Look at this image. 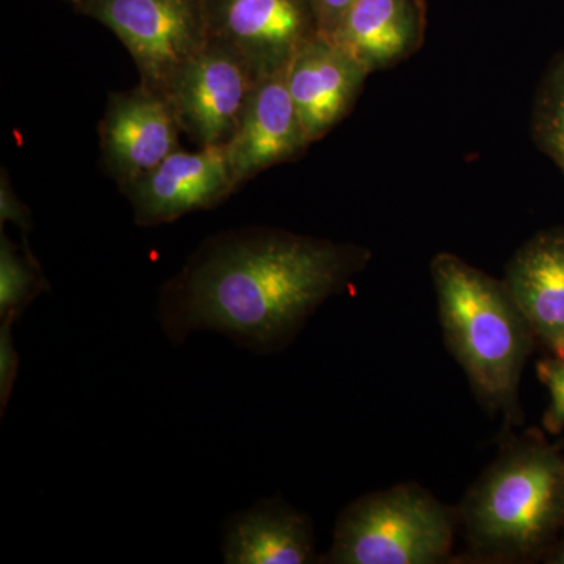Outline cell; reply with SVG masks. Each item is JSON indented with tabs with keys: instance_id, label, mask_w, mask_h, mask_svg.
<instances>
[{
	"instance_id": "cell-1",
	"label": "cell",
	"mask_w": 564,
	"mask_h": 564,
	"mask_svg": "<svg viewBox=\"0 0 564 564\" xmlns=\"http://www.w3.org/2000/svg\"><path fill=\"white\" fill-rule=\"evenodd\" d=\"M372 252L281 229L210 237L162 291L158 321L174 345L215 332L256 355L280 351L369 265Z\"/></svg>"
},
{
	"instance_id": "cell-2",
	"label": "cell",
	"mask_w": 564,
	"mask_h": 564,
	"mask_svg": "<svg viewBox=\"0 0 564 564\" xmlns=\"http://www.w3.org/2000/svg\"><path fill=\"white\" fill-rule=\"evenodd\" d=\"M430 270L445 347L484 410L519 425V386L534 344L525 315L503 280L459 256L440 252Z\"/></svg>"
},
{
	"instance_id": "cell-3",
	"label": "cell",
	"mask_w": 564,
	"mask_h": 564,
	"mask_svg": "<svg viewBox=\"0 0 564 564\" xmlns=\"http://www.w3.org/2000/svg\"><path fill=\"white\" fill-rule=\"evenodd\" d=\"M458 522L470 555L524 563L543 554L564 524V452L540 437H511L469 486Z\"/></svg>"
},
{
	"instance_id": "cell-4",
	"label": "cell",
	"mask_w": 564,
	"mask_h": 564,
	"mask_svg": "<svg viewBox=\"0 0 564 564\" xmlns=\"http://www.w3.org/2000/svg\"><path fill=\"white\" fill-rule=\"evenodd\" d=\"M458 514L415 484L366 494L337 518L321 563L437 564L454 549Z\"/></svg>"
},
{
	"instance_id": "cell-5",
	"label": "cell",
	"mask_w": 564,
	"mask_h": 564,
	"mask_svg": "<svg viewBox=\"0 0 564 564\" xmlns=\"http://www.w3.org/2000/svg\"><path fill=\"white\" fill-rule=\"evenodd\" d=\"M74 7L118 36L140 84L161 95L209 41L203 0H79Z\"/></svg>"
},
{
	"instance_id": "cell-6",
	"label": "cell",
	"mask_w": 564,
	"mask_h": 564,
	"mask_svg": "<svg viewBox=\"0 0 564 564\" xmlns=\"http://www.w3.org/2000/svg\"><path fill=\"white\" fill-rule=\"evenodd\" d=\"M254 70L220 41H207L166 87L181 132L199 148L226 147L239 129L256 82Z\"/></svg>"
},
{
	"instance_id": "cell-7",
	"label": "cell",
	"mask_w": 564,
	"mask_h": 564,
	"mask_svg": "<svg viewBox=\"0 0 564 564\" xmlns=\"http://www.w3.org/2000/svg\"><path fill=\"white\" fill-rule=\"evenodd\" d=\"M209 39L236 51L258 79L284 73L322 36L314 0H203Z\"/></svg>"
},
{
	"instance_id": "cell-8",
	"label": "cell",
	"mask_w": 564,
	"mask_h": 564,
	"mask_svg": "<svg viewBox=\"0 0 564 564\" xmlns=\"http://www.w3.org/2000/svg\"><path fill=\"white\" fill-rule=\"evenodd\" d=\"M234 182L226 147L176 150L155 169L122 185L140 226L170 223L225 202Z\"/></svg>"
},
{
	"instance_id": "cell-9",
	"label": "cell",
	"mask_w": 564,
	"mask_h": 564,
	"mask_svg": "<svg viewBox=\"0 0 564 564\" xmlns=\"http://www.w3.org/2000/svg\"><path fill=\"white\" fill-rule=\"evenodd\" d=\"M181 128L161 93L144 85L111 93L99 124L104 165L122 185L139 180L180 150Z\"/></svg>"
},
{
	"instance_id": "cell-10",
	"label": "cell",
	"mask_w": 564,
	"mask_h": 564,
	"mask_svg": "<svg viewBox=\"0 0 564 564\" xmlns=\"http://www.w3.org/2000/svg\"><path fill=\"white\" fill-rule=\"evenodd\" d=\"M284 73L261 77L252 88L239 129L226 144L237 187L256 174L293 161L310 147Z\"/></svg>"
},
{
	"instance_id": "cell-11",
	"label": "cell",
	"mask_w": 564,
	"mask_h": 564,
	"mask_svg": "<svg viewBox=\"0 0 564 564\" xmlns=\"http://www.w3.org/2000/svg\"><path fill=\"white\" fill-rule=\"evenodd\" d=\"M369 76L361 63L325 36L296 52L285 79L311 143L350 113Z\"/></svg>"
},
{
	"instance_id": "cell-12",
	"label": "cell",
	"mask_w": 564,
	"mask_h": 564,
	"mask_svg": "<svg viewBox=\"0 0 564 564\" xmlns=\"http://www.w3.org/2000/svg\"><path fill=\"white\" fill-rule=\"evenodd\" d=\"M503 281L534 339L552 358L564 359V228L527 240L507 263Z\"/></svg>"
},
{
	"instance_id": "cell-13",
	"label": "cell",
	"mask_w": 564,
	"mask_h": 564,
	"mask_svg": "<svg viewBox=\"0 0 564 564\" xmlns=\"http://www.w3.org/2000/svg\"><path fill=\"white\" fill-rule=\"evenodd\" d=\"M223 560L228 564H311L314 527L302 511L281 499L261 500L223 527Z\"/></svg>"
},
{
	"instance_id": "cell-14",
	"label": "cell",
	"mask_w": 564,
	"mask_h": 564,
	"mask_svg": "<svg viewBox=\"0 0 564 564\" xmlns=\"http://www.w3.org/2000/svg\"><path fill=\"white\" fill-rule=\"evenodd\" d=\"M423 32L422 0H358L329 40L372 74L414 54L422 44Z\"/></svg>"
},
{
	"instance_id": "cell-15",
	"label": "cell",
	"mask_w": 564,
	"mask_h": 564,
	"mask_svg": "<svg viewBox=\"0 0 564 564\" xmlns=\"http://www.w3.org/2000/svg\"><path fill=\"white\" fill-rule=\"evenodd\" d=\"M50 291L39 262L25 247L21 251L0 232V321H20L29 304Z\"/></svg>"
},
{
	"instance_id": "cell-16",
	"label": "cell",
	"mask_w": 564,
	"mask_h": 564,
	"mask_svg": "<svg viewBox=\"0 0 564 564\" xmlns=\"http://www.w3.org/2000/svg\"><path fill=\"white\" fill-rule=\"evenodd\" d=\"M532 135L534 144L564 174V50L555 55L538 85Z\"/></svg>"
},
{
	"instance_id": "cell-17",
	"label": "cell",
	"mask_w": 564,
	"mask_h": 564,
	"mask_svg": "<svg viewBox=\"0 0 564 564\" xmlns=\"http://www.w3.org/2000/svg\"><path fill=\"white\" fill-rule=\"evenodd\" d=\"M538 378L551 395L543 423L547 432L558 434L564 430V359L547 358L538 362Z\"/></svg>"
},
{
	"instance_id": "cell-18",
	"label": "cell",
	"mask_w": 564,
	"mask_h": 564,
	"mask_svg": "<svg viewBox=\"0 0 564 564\" xmlns=\"http://www.w3.org/2000/svg\"><path fill=\"white\" fill-rule=\"evenodd\" d=\"M13 321H0V414L9 406L11 391L20 370V355L13 344Z\"/></svg>"
},
{
	"instance_id": "cell-19",
	"label": "cell",
	"mask_w": 564,
	"mask_h": 564,
	"mask_svg": "<svg viewBox=\"0 0 564 564\" xmlns=\"http://www.w3.org/2000/svg\"><path fill=\"white\" fill-rule=\"evenodd\" d=\"M6 223H13L24 232L32 229L31 212L20 202L17 193L11 188L9 174L2 170V177H0V225L2 228Z\"/></svg>"
},
{
	"instance_id": "cell-20",
	"label": "cell",
	"mask_w": 564,
	"mask_h": 564,
	"mask_svg": "<svg viewBox=\"0 0 564 564\" xmlns=\"http://www.w3.org/2000/svg\"><path fill=\"white\" fill-rule=\"evenodd\" d=\"M358 0H314L321 21L322 36L332 39L337 25L343 21L345 13L351 9Z\"/></svg>"
},
{
	"instance_id": "cell-21",
	"label": "cell",
	"mask_w": 564,
	"mask_h": 564,
	"mask_svg": "<svg viewBox=\"0 0 564 564\" xmlns=\"http://www.w3.org/2000/svg\"><path fill=\"white\" fill-rule=\"evenodd\" d=\"M549 563L564 564V540L560 543L558 547L555 549L554 554L549 556Z\"/></svg>"
},
{
	"instance_id": "cell-22",
	"label": "cell",
	"mask_w": 564,
	"mask_h": 564,
	"mask_svg": "<svg viewBox=\"0 0 564 564\" xmlns=\"http://www.w3.org/2000/svg\"><path fill=\"white\" fill-rule=\"evenodd\" d=\"M68 2L73 3V6H76V3L79 2V0H68Z\"/></svg>"
},
{
	"instance_id": "cell-23",
	"label": "cell",
	"mask_w": 564,
	"mask_h": 564,
	"mask_svg": "<svg viewBox=\"0 0 564 564\" xmlns=\"http://www.w3.org/2000/svg\"><path fill=\"white\" fill-rule=\"evenodd\" d=\"M563 452H564V447H563Z\"/></svg>"
}]
</instances>
